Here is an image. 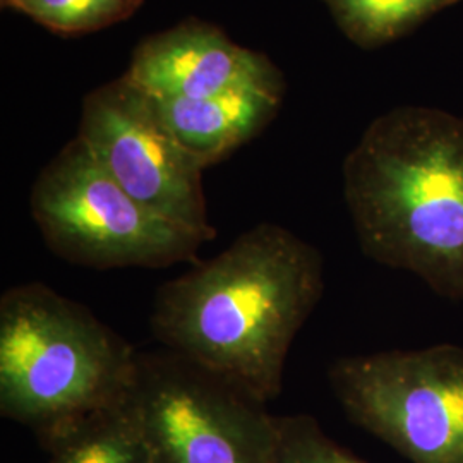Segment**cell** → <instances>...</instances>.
Instances as JSON below:
<instances>
[{
	"label": "cell",
	"mask_w": 463,
	"mask_h": 463,
	"mask_svg": "<svg viewBox=\"0 0 463 463\" xmlns=\"http://www.w3.org/2000/svg\"><path fill=\"white\" fill-rule=\"evenodd\" d=\"M323 294V254L265 222L164 283L149 325L166 350L268 403L280 395L288 350Z\"/></svg>",
	"instance_id": "6da1fadb"
},
{
	"label": "cell",
	"mask_w": 463,
	"mask_h": 463,
	"mask_svg": "<svg viewBox=\"0 0 463 463\" xmlns=\"http://www.w3.org/2000/svg\"><path fill=\"white\" fill-rule=\"evenodd\" d=\"M344 194L365 258L463 302V117L397 107L344 162Z\"/></svg>",
	"instance_id": "7a4b0ae2"
},
{
	"label": "cell",
	"mask_w": 463,
	"mask_h": 463,
	"mask_svg": "<svg viewBox=\"0 0 463 463\" xmlns=\"http://www.w3.org/2000/svg\"><path fill=\"white\" fill-rule=\"evenodd\" d=\"M139 352L83 304L43 283L0 298V414L42 445L129 397Z\"/></svg>",
	"instance_id": "3957f363"
},
{
	"label": "cell",
	"mask_w": 463,
	"mask_h": 463,
	"mask_svg": "<svg viewBox=\"0 0 463 463\" xmlns=\"http://www.w3.org/2000/svg\"><path fill=\"white\" fill-rule=\"evenodd\" d=\"M32 215L53 254L95 269L193 261L212 241L134 199L78 136L36 177Z\"/></svg>",
	"instance_id": "277c9868"
},
{
	"label": "cell",
	"mask_w": 463,
	"mask_h": 463,
	"mask_svg": "<svg viewBox=\"0 0 463 463\" xmlns=\"http://www.w3.org/2000/svg\"><path fill=\"white\" fill-rule=\"evenodd\" d=\"M331 390L355 426L412 463H463V347L336 359Z\"/></svg>",
	"instance_id": "5b68a950"
},
{
	"label": "cell",
	"mask_w": 463,
	"mask_h": 463,
	"mask_svg": "<svg viewBox=\"0 0 463 463\" xmlns=\"http://www.w3.org/2000/svg\"><path fill=\"white\" fill-rule=\"evenodd\" d=\"M129 397L153 463H277L268 403L175 352L139 354Z\"/></svg>",
	"instance_id": "8992f818"
},
{
	"label": "cell",
	"mask_w": 463,
	"mask_h": 463,
	"mask_svg": "<svg viewBox=\"0 0 463 463\" xmlns=\"http://www.w3.org/2000/svg\"><path fill=\"white\" fill-rule=\"evenodd\" d=\"M78 137L141 204L215 239L203 191L204 168L168 129L156 99L126 76L84 99Z\"/></svg>",
	"instance_id": "52a82bcc"
},
{
	"label": "cell",
	"mask_w": 463,
	"mask_h": 463,
	"mask_svg": "<svg viewBox=\"0 0 463 463\" xmlns=\"http://www.w3.org/2000/svg\"><path fill=\"white\" fill-rule=\"evenodd\" d=\"M124 76L156 99H208L242 86L283 84L261 53L203 21H185L146 38Z\"/></svg>",
	"instance_id": "ba28073f"
},
{
	"label": "cell",
	"mask_w": 463,
	"mask_h": 463,
	"mask_svg": "<svg viewBox=\"0 0 463 463\" xmlns=\"http://www.w3.org/2000/svg\"><path fill=\"white\" fill-rule=\"evenodd\" d=\"M283 84H252L198 99H156L168 129L203 168L246 145L279 112Z\"/></svg>",
	"instance_id": "9c48e42d"
},
{
	"label": "cell",
	"mask_w": 463,
	"mask_h": 463,
	"mask_svg": "<svg viewBox=\"0 0 463 463\" xmlns=\"http://www.w3.org/2000/svg\"><path fill=\"white\" fill-rule=\"evenodd\" d=\"M43 447L50 463H153L131 397L86 415Z\"/></svg>",
	"instance_id": "30bf717a"
},
{
	"label": "cell",
	"mask_w": 463,
	"mask_h": 463,
	"mask_svg": "<svg viewBox=\"0 0 463 463\" xmlns=\"http://www.w3.org/2000/svg\"><path fill=\"white\" fill-rule=\"evenodd\" d=\"M340 30L364 47L376 49L411 33L439 11L462 0H323Z\"/></svg>",
	"instance_id": "8fae6325"
},
{
	"label": "cell",
	"mask_w": 463,
	"mask_h": 463,
	"mask_svg": "<svg viewBox=\"0 0 463 463\" xmlns=\"http://www.w3.org/2000/svg\"><path fill=\"white\" fill-rule=\"evenodd\" d=\"M145 0H2L4 7L32 17L59 34H83L112 26L141 7Z\"/></svg>",
	"instance_id": "7c38bea8"
},
{
	"label": "cell",
	"mask_w": 463,
	"mask_h": 463,
	"mask_svg": "<svg viewBox=\"0 0 463 463\" xmlns=\"http://www.w3.org/2000/svg\"><path fill=\"white\" fill-rule=\"evenodd\" d=\"M277 463H365L340 447L313 415H277Z\"/></svg>",
	"instance_id": "4fadbf2b"
}]
</instances>
